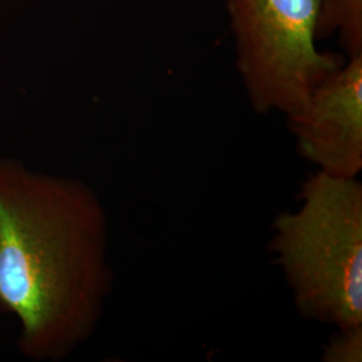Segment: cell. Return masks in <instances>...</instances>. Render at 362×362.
I'll return each mask as SVG.
<instances>
[{"mask_svg": "<svg viewBox=\"0 0 362 362\" xmlns=\"http://www.w3.org/2000/svg\"><path fill=\"white\" fill-rule=\"evenodd\" d=\"M107 243L86 182L0 158V308L19 320L25 357L61 361L93 334L113 285Z\"/></svg>", "mask_w": 362, "mask_h": 362, "instance_id": "1", "label": "cell"}, {"mask_svg": "<svg viewBox=\"0 0 362 362\" xmlns=\"http://www.w3.org/2000/svg\"><path fill=\"white\" fill-rule=\"evenodd\" d=\"M300 206L272 223L270 251L299 315L362 325V184L322 170L300 185Z\"/></svg>", "mask_w": 362, "mask_h": 362, "instance_id": "2", "label": "cell"}, {"mask_svg": "<svg viewBox=\"0 0 362 362\" xmlns=\"http://www.w3.org/2000/svg\"><path fill=\"white\" fill-rule=\"evenodd\" d=\"M235 65L259 115L300 112L346 57L317 47L318 0H224Z\"/></svg>", "mask_w": 362, "mask_h": 362, "instance_id": "3", "label": "cell"}, {"mask_svg": "<svg viewBox=\"0 0 362 362\" xmlns=\"http://www.w3.org/2000/svg\"><path fill=\"white\" fill-rule=\"evenodd\" d=\"M286 118L299 153L318 170L357 179L362 169V54L346 57L306 106Z\"/></svg>", "mask_w": 362, "mask_h": 362, "instance_id": "4", "label": "cell"}, {"mask_svg": "<svg viewBox=\"0 0 362 362\" xmlns=\"http://www.w3.org/2000/svg\"><path fill=\"white\" fill-rule=\"evenodd\" d=\"M317 38L337 35L346 54H362V0H318Z\"/></svg>", "mask_w": 362, "mask_h": 362, "instance_id": "5", "label": "cell"}, {"mask_svg": "<svg viewBox=\"0 0 362 362\" xmlns=\"http://www.w3.org/2000/svg\"><path fill=\"white\" fill-rule=\"evenodd\" d=\"M322 361L361 362L362 325L337 327V333L324 346Z\"/></svg>", "mask_w": 362, "mask_h": 362, "instance_id": "6", "label": "cell"}]
</instances>
